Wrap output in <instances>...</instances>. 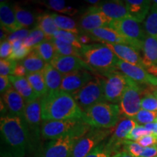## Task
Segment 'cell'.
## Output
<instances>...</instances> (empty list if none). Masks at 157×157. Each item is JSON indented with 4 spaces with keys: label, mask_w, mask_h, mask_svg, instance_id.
<instances>
[{
    "label": "cell",
    "mask_w": 157,
    "mask_h": 157,
    "mask_svg": "<svg viewBox=\"0 0 157 157\" xmlns=\"http://www.w3.org/2000/svg\"><path fill=\"white\" fill-rule=\"evenodd\" d=\"M94 76L87 70H80L63 75L60 90L72 94L78 91L93 79Z\"/></svg>",
    "instance_id": "9a60e30c"
},
{
    "label": "cell",
    "mask_w": 157,
    "mask_h": 157,
    "mask_svg": "<svg viewBox=\"0 0 157 157\" xmlns=\"http://www.w3.org/2000/svg\"><path fill=\"white\" fill-rule=\"evenodd\" d=\"M151 134L152 132H151L150 131H148V129L146 128V127H145L144 125L138 124L129 133L128 135L127 136L126 140L135 141V142H136L137 140H138L139 139L141 138V137L146 136V135H151Z\"/></svg>",
    "instance_id": "ee69618b"
},
{
    "label": "cell",
    "mask_w": 157,
    "mask_h": 157,
    "mask_svg": "<svg viewBox=\"0 0 157 157\" xmlns=\"http://www.w3.org/2000/svg\"><path fill=\"white\" fill-rule=\"evenodd\" d=\"M132 119L140 124L154 123L157 121V111H149L141 109Z\"/></svg>",
    "instance_id": "ab89813d"
},
{
    "label": "cell",
    "mask_w": 157,
    "mask_h": 157,
    "mask_svg": "<svg viewBox=\"0 0 157 157\" xmlns=\"http://www.w3.org/2000/svg\"><path fill=\"white\" fill-rule=\"evenodd\" d=\"M156 146H157V145H156Z\"/></svg>",
    "instance_id": "6125c7cd"
},
{
    "label": "cell",
    "mask_w": 157,
    "mask_h": 157,
    "mask_svg": "<svg viewBox=\"0 0 157 157\" xmlns=\"http://www.w3.org/2000/svg\"><path fill=\"white\" fill-rule=\"evenodd\" d=\"M141 109L149 111H157V98L148 90H143L141 99Z\"/></svg>",
    "instance_id": "f35d334b"
},
{
    "label": "cell",
    "mask_w": 157,
    "mask_h": 157,
    "mask_svg": "<svg viewBox=\"0 0 157 157\" xmlns=\"http://www.w3.org/2000/svg\"><path fill=\"white\" fill-rule=\"evenodd\" d=\"M13 52V45L7 40L1 42L0 44V57L1 59H7Z\"/></svg>",
    "instance_id": "bcb514c9"
},
{
    "label": "cell",
    "mask_w": 157,
    "mask_h": 157,
    "mask_svg": "<svg viewBox=\"0 0 157 157\" xmlns=\"http://www.w3.org/2000/svg\"><path fill=\"white\" fill-rule=\"evenodd\" d=\"M116 68L124 74L127 78H130L137 83L150 84L152 75L148 74L146 69L140 66H135L119 60L116 66Z\"/></svg>",
    "instance_id": "ac0fdd59"
},
{
    "label": "cell",
    "mask_w": 157,
    "mask_h": 157,
    "mask_svg": "<svg viewBox=\"0 0 157 157\" xmlns=\"http://www.w3.org/2000/svg\"><path fill=\"white\" fill-rule=\"evenodd\" d=\"M136 142L143 148H147V147H151L157 144V137L152 133L151 135L141 137Z\"/></svg>",
    "instance_id": "7dc6e473"
},
{
    "label": "cell",
    "mask_w": 157,
    "mask_h": 157,
    "mask_svg": "<svg viewBox=\"0 0 157 157\" xmlns=\"http://www.w3.org/2000/svg\"><path fill=\"white\" fill-rule=\"evenodd\" d=\"M13 45V52L9 59L18 61V60H23L25 59L29 54L31 52V50L27 48L23 44V41L16 40L12 43Z\"/></svg>",
    "instance_id": "d590c367"
},
{
    "label": "cell",
    "mask_w": 157,
    "mask_h": 157,
    "mask_svg": "<svg viewBox=\"0 0 157 157\" xmlns=\"http://www.w3.org/2000/svg\"><path fill=\"white\" fill-rule=\"evenodd\" d=\"M101 44L109 48L119 60L144 68L143 58H141L138 51L132 47L127 44H112L107 42H101Z\"/></svg>",
    "instance_id": "e0dca14e"
},
{
    "label": "cell",
    "mask_w": 157,
    "mask_h": 157,
    "mask_svg": "<svg viewBox=\"0 0 157 157\" xmlns=\"http://www.w3.org/2000/svg\"><path fill=\"white\" fill-rule=\"evenodd\" d=\"M42 5L48 8L54 10L56 12L69 15H74L78 13V10L66 5V2L63 0H48L42 2Z\"/></svg>",
    "instance_id": "836d02e7"
},
{
    "label": "cell",
    "mask_w": 157,
    "mask_h": 157,
    "mask_svg": "<svg viewBox=\"0 0 157 157\" xmlns=\"http://www.w3.org/2000/svg\"><path fill=\"white\" fill-rule=\"evenodd\" d=\"M50 64L63 75L80 70L92 71L83 59L77 56H64L57 54Z\"/></svg>",
    "instance_id": "2e32d148"
},
{
    "label": "cell",
    "mask_w": 157,
    "mask_h": 157,
    "mask_svg": "<svg viewBox=\"0 0 157 157\" xmlns=\"http://www.w3.org/2000/svg\"><path fill=\"white\" fill-rule=\"evenodd\" d=\"M44 40H46L44 34L38 26L36 25L35 28L30 31L29 36L23 41V44L27 48L32 50L34 47H36V45L40 44Z\"/></svg>",
    "instance_id": "e575fe53"
},
{
    "label": "cell",
    "mask_w": 157,
    "mask_h": 157,
    "mask_svg": "<svg viewBox=\"0 0 157 157\" xmlns=\"http://www.w3.org/2000/svg\"><path fill=\"white\" fill-rule=\"evenodd\" d=\"M29 32H30V31H29L26 29H21V30H18L14 33L9 34L7 40L10 42L11 44L16 40H21L23 42L27 38V36H29Z\"/></svg>",
    "instance_id": "f6af8a7d"
},
{
    "label": "cell",
    "mask_w": 157,
    "mask_h": 157,
    "mask_svg": "<svg viewBox=\"0 0 157 157\" xmlns=\"http://www.w3.org/2000/svg\"><path fill=\"white\" fill-rule=\"evenodd\" d=\"M157 145V144H156ZM145 148L140 157H156L157 156V146Z\"/></svg>",
    "instance_id": "681fc988"
},
{
    "label": "cell",
    "mask_w": 157,
    "mask_h": 157,
    "mask_svg": "<svg viewBox=\"0 0 157 157\" xmlns=\"http://www.w3.org/2000/svg\"><path fill=\"white\" fill-rule=\"evenodd\" d=\"M80 52L81 58L93 71L104 74L117 70L116 66L119 59L103 44L82 45Z\"/></svg>",
    "instance_id": "277c9868"
},
{
    "label": "cell",
    "mask_w": 157,
    "mask_h": 157,
    "mask_svg": "<svg viewBox=\"0 0 157 157\" xmlns=\"http://www.w3.org/2000/svg\"><path fill=\"white\" fill-rule=\"evenodd\" d=\"M148 90L155 96V97L157 98V88L153 87V88H151V89H148Z\"/></svg>",
    "instance_id": "9f6ffc18"
},
{
    "label": "cell",
    "mask_w": 157,
    "mask_h": 157,
    "mask_svg": "<svg viewBox=\"0 0 157 157\" xmlns=\"http://www.w3.org/2000/svg\"><path fill=\"white\" fill-rule=\"evenodd\" d=\"M4 104L8 110L9 114L23 118L25 103L24 98L15 90L13 87L10 88L3 96Z\"/></svg>",
    "instance_id": "ffe728a7"
},
{
    "label": "cell",
    "mask_w": 157,
    "mask_h": 157,
    "mask_svg": "<svg viewBox=\"0 0 157 157\" xmlns=\"http://www.w3.org/2000/svg\"><path fill=\"white\" fill-rule=\"evenodd\" d=\"M43 121L82 119L83 111L71 95L62 90L48 92L40 98Z\"/></svg>",
    "instance_id": "7a4b0ae2"
},
{
    "label": "cell",
    "mask_w": 157,
    "mask_h": 157,
    "mask_svg": "<svg viewBox=\"0 0 157 157\" xmlns=\"http://www.w3.org/2000/svg\"><path fill=\"white\" fill-rule=\"evenodd\" d=\"M129 16L139 23L144 22L151 10L150 0H126L124 1Z\"/></svg>",
    "instance_id": "603a6c76"
},
{
    "label": "cell",
    "mask_w": 157,
    "mask_h": 157,
    "mask_svg": "<svg viewBox=\"0 0 157 157\" xmlns=\"http://www.w3.org/2000/svg\"><path fill=\"white\" fill-rule=\"evenodd\" d=\"M0 23L1 28L10 34L23 29L17 23L13 7L5 1L0 3Z\"/></svg>",
    "instance_id": "7402d4cb"
},
{
    "label": "cell",
    "mask_w": 157,
    "mask_h": 157,
    "mask_svg": "<svg viewBox=\"0 0 157 157\" xmlns=\"http://www.w3.org/2000/svg\"><path fill=\"white\" fill-rule=\"evenodd\" d=\"M143 63L145 69L157 66V39L147 35L143 41Z\"/></svg>",
    "instance_id": "d4e9b609"
},
{
    "label": "cell",
    "mask_w": 157,
    "mask_h": 157,
    "mask_svg": "<svg viewBox=\"0 0 157 157\" xmlns=\"http://www.w3.org/2000/svg\"><path fill=\"white\" fill-rule=\"evenodd\" d=\"M153 134H154L155 136L157 137V122L154 123V130H153Z\"/></svg>",
    "instance_id": "680465c9"
},
{
    "label": "cell",
    "mask_w": 157,
    "mask_h": 157,
    "mask_svg": "<svg viewBox=\"0 0 157 157\" xmlns=\"http://www.w3.org/2000/svg\"><path fill=\"white\" fill-rule=\"evenodd\" d=\"M46 63H50L56 56L57 52L55 46L51 41L44 40L32 49Z\"/></svg>",
    "instance_id": "4dcf8cb0"
},
{
    "label": "cell",
    "mask_w": 157,
    "mask_h": 157,
    "mask_svg": "<svg viewBox=\"0 0 157 157\" xmlns=\"http://www.w3.org/2000/svg\"><path fill=\"white\" fill-rule=\"evenodd\" d=\"M156 122H157V121H156Z\"/></svg>",
    "instance_id": "94428289"
},
{
    "label": "cell",
    "mask_w": 157,
    "mask_h": 157,
    "mask_svg": "<svg viewBox=\"0 0 157 157\" xmlns=\"http://www.w3.org/2000/svg\"><path fill=\"white\" fill-rule=\"evenodd\" d=\"M53 39H58V40L61 41V42L73 45V46L80 50L82 48V45L79 42V41H78V35L74 34L73 33L67 32V31H64L62 30H58L55 34Z\"/></svg>",
    "instance_id": "74e56055"
},
{
    "label": "cell",
    "mask_w": 157,
    "mask_h": 157,
    "mask_svg": "<svg viewBox=\"0 0 157 157\" xmlns=\"http://www.w3.org/2000/svg\"><path fill=\"white\" fill-rule=\"evenodd\" d=\"M52 16L59 30L73 33L76 35L83 34L80 27L78 26L75 21L71 17L58 13H52Z\"/></svg>",
    "instance_id": "83f0119b"
},
{
    "label": "cell",
    "mask_w": 157,
    "mask_h": 157,
    "mask_svg": "<svg viewBox=\"0 0 157 157\" xmlns=\"http://www.w3.org/2000/svg\"><path fill=\"white\" fill-rule=\"evenodd\" d=\"M152 5L151 9V10H157V0H154L152 1Z\"/></svg>",
    "instance_id": "6f0895ef"
},
{
    "label": "cell",
    "mask_w": 157,
    "mask_h": 157,
    "mask_svg": "<svg viewBox=\"0 0 157 157\" xmlns=\"http://www.w3.org/2000/svg\"><path fill=\"white\" fill-rule=\"evenodd\" d=\"M138 124L134 119L124 117L119 121L113 135L106 142L107 145L111 148L114 154L121 151L120 148L122 147L123 142L126 140L129 133Z\"/></svg>",
    "instance_id": "4fadbf2b"
},
{
    "label": "cell",
    "mask_w": 157,
    "mask_h": 157,
    "mask_svg": "<svg viewBox=\"0 0 157 157\" xmlns=\"http://www.w3.org/2000/svg\"><path fill=\"white\" fill-rule=\"evenodd\" d=\"M18 62L11 59H1L0 60V75L14 76L15 70Z\"/></svg>",
    "instance_id": "b9f144b4"
},
{
    "label": "cell",
    "mask_w": 157,
    "mask_h": 157,
    "mask_svg": "<svg viewBox=\"0 0 157 157\" xmlns=\"http://www.w3.org/2000/svg\"><path fill=\"white\" fill-rule=\"evenodd\" d=\"M9 79L12 87L24 98L25 103L38 99L26 77L10 75Z\"/></svg>",
    "instance_id": "cb8c5ba5"
},
{
    "label": "cell",
    "mask_w": 157,
    "mask_h": 157,
    "mask_svg": "<svg viewBox=\"0 0 157 157\" xmlns=\"http://www.w3.org/2000/svg\"><path fill=\"white\" fill-rule=\"evenodd\" d=\"M146 34L157 39V10L151 9L146 19L143 22Z\"/></svg>",
    "instance_id": "8d00e7d4"
},
{
    "label": "cell",
    "mask_w": 157,
    "mask_h": 157,
    "mask_svg": "<svg viewBox=\"0 0 157 157\" xmlns=\"http://www.w3.org/2000/svg\"><path fill=\"white\" fill-rule=\"evenodd\" d=\"M93 7L103 13L113 21L130 17L124 1L113 0V1L100 2L97 5Z\"/></svg>",
    "instance_id": "d6986e66"
},
{
    "label": "cell",
    "mask_w": 157,
    "mask_h": 157,
    "mask_svg": "<svg viewBox=\"0 0 157 157\" xmlns=\"http://www.w3.org/2000/svg\"><path fill=\"white\" fill-rule=\"evenodd\" d=\"M122 148V151L128 153L133 157H140L145 148H143L135 141L125 140L123 142Z\"/></svg>",
    "instance_id": "60d3db41"
},
{
    "label": "cell",
    "mask_w": 157,
    "mask_h": 157,
    "mask_svg": "<svg viewBox=\"0 0 157 157\" xmlns=\"http://www.w3.org/2000/svg\"><path fill=\"white\" fill-rule=\"evenodd\" d=\"M114 153L109 147L106 142L102 143L86 157H111Z\"/></svg>",
    "instance_id": "7bdbcfd3"
},
{
    "label": "cell",
    "mask_w": 157,
    "mask_h": 157,
    "mask_svg": "<svg viewBox=\"0 0 157 157\" xmlns=\"http://www.w3.org/2000/svg\"><path fill=\"white\" fill-rule=\"evenodd\" d=\"M51 42H52L56 48V52L58 55L64 56H77L81 58L80 50L75 48L73 45L61 42V41L56 39L51 40Z\"/></svg>",
    "instance_id": "d6a6232c"
},
{
    "label": "cell",
    "mask_w": 157,
    "mask_h": 157,
    "mask_svg": "<svg viewBox=\"0 0 157 157\" xmlns=\"http://www.w3.org/2000/svg\"><path fill=\"white\" fill-rule=\"evenodd\" d=\"M113 20L94 7H90L80 19L79 27L82 31L89 33L94 29L109 27Z\"/></svg>",
    "instance_id": "5bb4252c"
},
{
    "label": "cell",
    "mask_w": 157,
    "mask_h": 157,
    "mask_svg": "<svg viewBox=\"0 0 157 157\" xmlns=\"http://www.w3.org/2000/svg\"><path fill=\"white\" fill-rule=\"evenodd\" d=\"M87 2L90 3V4H93V5H95V6L97 5L100 2L98 1V0H87Z\"/></svg>",
    "instance_id": "91938a15"
},
{
    "label": "cell",
    "mask_w": 157,
    "mask_h": 157,
    "mask_svg": "<svg viewBox=\"0 0 157 157\" xmlns=\"http://www.w3.org/2000/svg\"><path fill=\"white\" fill-rule=\"evenodd\" d=\"M103 75L105 76L104 92L105 102L118 105L127 84V77L117 69Z\"/></svg>",
    "instance_id": "30bf717a"
},
{
    "label": "cell",
    "mask_w": 157,
    "mask_h": 157,
    "mask_svg": "<svg viewBox=\"0 0 157 157\" xmlns=\"http://www.w3.org/2000/svg\"><path fill=\"white\" fill-rule=\"evenodd\" d=\"M1 157H24L37 151L24 118L7 114L1 117Z\"/></svg>",
    "instance_id": "6da1fadb"
},
{
    "label": "cell",
    "mask_w": 157,
    "mask_h": 157,
    "mask_svg": "<svg viewBox=\"0 0 157 157\" xmlns=\"http://www.w3.org/2000/svg\"><path fill=\"white\" fill-rule=\"evenodd\" d=\"M13 10H14L17 23L22 29L28 28L34 24L36 18L31 12L23 8L17 4H15L13 5Z\"/></svg>",
    "instance_id": "1f68e13d"
},
{
    "label": "cell",
    "mask_w": 157,
    "mask_h": 157,
    "mask_svg": "<svg viewBox=\"0 0 157 157\" xmlns=\"http://www.w3.org/2000/svg\"><path fill=\"white\" fill-rule=\"evenodd\" d=\"M93 37V39L100 42L112 43V44H123L132 47L131 42L128 39L121 36L118 31L110 27H103L94 29L87 33Z\"/></svg>",
    "instance_id": "44dd1931"
},
{
    "label": "cell",
    "mask_w": 157,
    "mask_h": 157,
    "mask_svg": "<svg viewBox=\"0 0 157 157\" xmlns=\"http://www.w3.org/2000/svg\"><path fill=\"white\" fill-rule=\"evenodd\" d=\"M42 74L48 92L60 90L62 83L63 74L55 68L50 63H46Z\"/></svg>",
    "instance_id": "484cf974"
},
{
    "label": "cell",
    "mask_w": 157,
    "mask_h": 157,
    "mask_svg": "<svg viewBox=\"0 0 157 157\" xmlns=\"http://www.w3.org/2000/svg\"><path fill=\"white\" fill-rule=\"evenodd\" d=\"M113 129L93 128L80 138L73 149L71 157H86L108 138Z\"/></svg>",
    "instance_id": "9c48e42d"
},
{
    "label": "cell",
    "mask_w": 157,
    "mask_h": 157,
    "mask_svg": "<svg viewBox=\"0 0 157 157\" xmlns=\"http://www.w3.org/2000/svg\"><path fill=\"white\" fill-rule=\"evenodd\" d=\"M91 129L92 127L81 121L66 135L39 147L36 157H71L76 143Z\"/></svg>",
    "instance_id": "3957f363"
},
{
    "label": "cell",
    "mask_w": 157,
    "mask_h": 157,
    "mask_svg": "<svg viewBox=\"0 0 157 157\" xmlns=\"http://www.w3.org/2000/svg\"><path fill=\"white\" fill-rule=\"evenodd\" d=\"M27 74H28V73H27V71L25 70L24 66H23V65L21 63L18 62V63H17L16 68H15L14 76H26Z\"/></svg>",
    "instance_id": "f907efd6"
},
{
    "label": "cell",
    "mask_w": 157,
    "mask_h": 157,
    "mask_svg": "<svg viewBox=\"0 0 157 157\" xmlns=\"http://www.w3.org/2000/svg\"><path fill=\"white\" fill-rule=\"evenodd\" d=\"M111 157H133V156H131V155H129L128 153L124 151H121L113 154Z\"/></svg>",
    "instance_id": "db71d44e"
},
{
    "label": "cell",
    "mask_w": 157,
    "mask_h": 157,
    "mask_svg": "<svg viewBox=\"0 0 157 157\" xmlns=\"http://www.w3.org/2000/svg\"><path fill=\"white\" fill-rule=\"evenodd\" d=\"M120 115L119 105L103 102L83 111L82 121L93 128L111 129L119 123Z\"/></svg>",
    "instance_id": "5b68a950"
},
{
    "label": "cell",
    "mask_w": 157,
    "mask_h": 157,
    "mask_svg": "<svg viewBox=\"0 0 157 157\" xmlns=\"http://www.w3.org/2000/svg\"><path fill=\"white\" fill-rule=\"evenodd\" d=\"M150 85L154 86V87H157V77L156 76H154L152 75L151 78Z\"/></svg>",
    "instance_id": "11a10c76"
},
{
    "label": "cell",
    "mask_w": 157,
    "mask_h": 157,
    "mask_svg": "<svg viewBox=\"0 0 157 157\" xmlns=\"http://www.w3.org/2000/svg\"><path fill=\"white\" fill-rule=\"evenodd\" d=\"M143 90L138 83L127 78V84L121 95L119 105L121 115L133 119L141 109V96Z\"/></svg>",
    "instance_id": "ba28073f"
},
{
    "label": "cell",
    "mask_w": 157,
    "mask_h": 157,
    "mask_svg": "<svg viewBox=\"0 0 157 157\" xmlns=\"http://www.w3.org/2000/svg\"><path fill=\"white\" fill-rule=\"evenodd\" d=\"M19 62L24 66L28 74L42 71L46 65V63L34 50H31L26 58Z\"/></svg>",
    "instance_id": "f546056e"
},
{
    "label": "cell",
    "mask_w": 157,
    "mask_h": 157,
    "mask_svg": "<svg viewBox=\"0 0 157 157\" xmlns=\"http://www.w3.org/2000/svg\"><path fill=\"white\" fill-rule=\"evenodd\" d=\"M23 118L30 129L34 143L38 150L41 135V126L42 123L40 99L26 103Z\"/></svg>",
    "instance_id": "8fae6325"
},
{
    "label": "cell",
    "mask_w": 157,
    "mask_h": 157,
    "mask_svg": "<svg viewBox=\"0 0 157 157\" xmlns=\"http://www.w3.org/2000/svg\"><path fill=\"white\" fill-rule=\"evenodd\" d=\"M78 39L79 42L81 43L82 45H86L89 44V43L91 41V39H90V36H88V35L86 34H81L78 35Z\"/></svg>",
    "instance_id": "816d5d0a"
},
{
    "label": "cell",
    "mask_w": 157,
    "mask_h": 157,
    "mask_svg": "<svg viewBox=\"0 0 157 157\" xmlns=\"http://www.w3.org/2000/svg\"><path fill=\"white\" fill-rule=\"evenodd\" d=\"M25 77L30 83L37 98H41L48 93L42 71L28 74Z\"/></svg>",
    "instance_id": "f1b7e54d"
},
{
    "label": "cell",
    "mask_w": 157,
    "mask_h": 157,
    "mask_svg": "<svg viewBox=\"0 0 157 157\" xmlns=\"http://www.w3.org/2000/svg\"><path fill=\"white\" fill-rule=\"evenodd\" d=\"M82 119H66L58 121H43L41 126V137L44 140H55L66 135Z\"/></svg>",
    "instance_id": "7c38bea8"
},
{
    "label": "cell",
    "mask_w": 157,
    "mask_h": 157,
    "mask_svg": "<svg viewBox=\"0 0 157 157\" xmlns=\"http://www.w3.org/2000/svg\"><path fill=\"white\" fill-rule=\"evenodd\" d=\"M36 26H38L44 34L45 39L51 41L53 39V36L59 29L55 23L52 14L42 13L39 15L36 18Z\"/></svg>",
    "instance_id": "4316f807"
},
{
    "label": "cell",
    "mask_w": 157,
    "mask_h": 157,
    "mask_svg": "<svg viewBox=\"0 0 157 157\" xmlns=\"http://www.w3.org/2000/svg\"><path fill=\"white\" fill-rule=\"evenodd\" d=\"M12 87L9 76H0V93L4 95L10 88Z\"/></svg>",
    "instance_id": "c3c4849f"
},
{
    "label": "cell",
    "mask_w": 157,
    "mask_h": 157,
    "mask_svg": "<svg viewBox=\"0 0 157 157\" xmlns=\"http://www.w3.org/2000/svg\"><path fill=\"white\" fill-rule=\"evenodd\" d=\"M146 71L151 75L157 77V66H152L146 69Z\"/></svg>",
    "instance_id": "f5cc1de1"
},
{
    "label": "cell",
    "mask_w": 157,
    "mask_h": 157,
    "mask_svg": "<svg viewBox=\"0 0 157 157\" xmlns=\"http://www.w3.org/2000/svg\"><path fill=\"white\" fill-rule=\"evenodd\" d=\"M110 28L114 29L121 36L128 39L132 48L140 52L142 50L143 41L147 36L144 27L140 23L137 22L131 17L120 20L112 21L109 25Z\"/></svg>",
    "instance_id": "52a82bcc"
},
{
    "label": "cell",
    "mask_w": 157,
    "mask_h": 157,
    "mask_svg": "<svg viewBox=\"0 0 157 157\" xmlns=\"http://www.w3.org/2000/svg\"><path fill=\"white\" fill-rule=\"evenodd\" d=\"M105 78L93 77L84 87L71 94L82 111H86L95 104L105 102Z\"/></svg>",
    "instance_id": "8992f818"
}]
</instances>
